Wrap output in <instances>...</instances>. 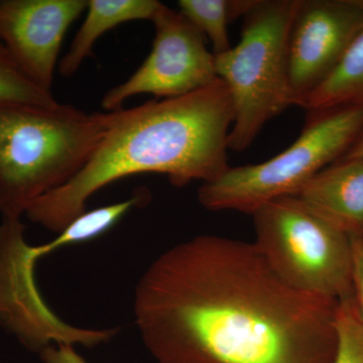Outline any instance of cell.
Wrapping results in <instances>:
<instances>
[{"label": "cell", "instance_id": "cell-9", "mask_svg": "<svg viewBox=\"0 0 363 363\" xmlns=\"http://www.w3.org/2000/svg\"><path fill=\"white\" fill-rule=\"evenodd\" d=\"M363 30V0H300L289 33L293 104L330 76Z\"/></svg>", "mask_w": 363, "mask_h": 363}, {"label": "cell", "instance_id": "cell-18", "mask_svg": "<svg viewBox=\"0 0 363 363\" xmlns=\"http://www.w3.org/2000/svg\"><path fill=\"white\" fill-rule=\"evenodd\" d=\"M44 363H87L71 344H54L40 352Z\"/></svg>", "mask_w": 363, "mask_h": 363}, {"label": "cell", "instance_id": "cell-4", "mask_svg": "<svg viewBox=\"0 0 363 363\" xmlns=\"http://www.w3.org/2000/svg\"><path fill=\"white\" fill-rule=\"evenodd\" d=\"M300 0H255L240 43L215 56L217 78L233 106L229 150L243 152L264 126L292 106L289 33Z\"/></svg>", "mask_w": 363, "mask_h": 363}, {"label": "cell", "instance_id": "cell-7", "mask_svg": "<svg viewBox=\"0 0 363 363\" xmlns=\"http://www.w3.org/2000/svg\"><path fill=\"white\" fill-rule=\"evenodd\" d=\"M21 219L0 223V326L30 350L42 351L54 344L95 347L111 341L118 328L92 329L67 323L50 309L35 283V267L45 255L67 245L84 242L83 234L70 224L45 245L26 242Z\"/></svg>", "mask_w": 363, "mask_h": 363}, {"label": "cell", "instance_id": "cell-6", "mask_svg": "<svg viewBox=\"0 0 363 363\" xmlns=\"http://www.w3.org/2000/svg\"><path fill=\"white\" fill-rule=\"evenodd\" d=\"M252 217L253 243L286 285L337 302L352 295L350 234L297 196L267 203Z\"/></svg>", "mask_w": 363, "mask_h": 363}, {"label": "cell", "instance_id": "cell-13", "mask_svg": "<svg viewBox=\"0 0 363 363\" xmlns=\"http://www.w3.org/2000/svg\"><path fill=\"white\" fill-rule=\"evenodd\" d=\"M344 106L363 107V30L335 70L307 98L302 107L310 112Z\"/></svg>", "mask_w": 363, "mask_h": 363}, {"label": "cell", "instance_id": "cell-5", "mask_svg": "<svg viewBox=\"0 0 363 363\" xmlns=\"http://www.w3.org/2000/svg\"><path fill=\"white\" fill-rule=\"evenodd\" d=\"M362 131L363 107L310 111L304 130L288 149L259 164L229 167L202 184L198 200L210 211L252 215L267 203L297 195L313 177L345 156Z\"/></svg>", "mask_w": 363, "mask_h": 363}, {"label": "cell", "instance_id": "cell-1", "mask_svg": "<svg viewBox=\"0 0 363 363\" xmlns=\"http://www.w3.org/2000/svg\"><path fill=\"white\" fill-rule=\"evenodd\" d=\"M337 304L286 285L255 243L200 235L145 269L133 314L160 363H332Z\"/></svg>", "mask_w": 363, "mask_h": 363}, {"label": "cell", "instance_id": "cell-14", "mask_svg": "<svg viewBox=\"0 0 363 363\" xmlns=\"http://www.w3.org/2000/svg\"><path fill=\"white\" fill-rule=\"evenodd\" d=\"M255 0H180L179 11L211 43L214 55L233 48L228 26L247 14Z\"/></svg>", "mask_w": 363, "mask_h": 363}, {"label": "cell", "instance_id": "cell-10", "mask_svg": "<svg viewBox=\"0 0 363 363\" xmlns=\"http://www.w3.org/2000/svg\"><path fill=\"white\" fill-rule=\"evenodd\" d=\"M88 0H0V40L33 82L52 91L67 30Z\"/></svg>", "mask_w": 363, "mask_h": 363}, {"label": "cell", "instance_id": "cell-19", "mask_svg": "<svg viewBox=\"0 0 363 363\" xmlns=\"http://www.w3.org/2000/svg\"><path fill=\"white\" fill-rule=\"evenodd\" d=\"M344 157H362L363 159V131L359 138H357V142L353 143L352 147H350Z\"/></svg>", "mask_w": 363, "mask_h": 363}, {"label": "cell", "instance_id": "cell-15", "mask_svg": "<svg viewBox=\"0 0 363 363\" xmlns=\"http://www.w3.org/2000/svg\"><path fill=\"white\" fill-rule=\"evenodd\" d=\"M7 104L52 107L59 102L52 91L35 84L23 73L0 40V105Z\"/></svg>", "mask_w": 363, "mask_h": 363}, {"label": "cell", "instance_id": "cell-11", "mask_svg": "<svg viewBox=\"0 0 363 363\" xmlns=\"http://www.w3.org/2000/svg\"><path fill=\"white\" fill-rule=\"evenodd\" d=\"M344 233L363 235V159L343 157L295 195Z\"/></svg>", "mask_w": 363, "mask_h": 363}, {"label": "cell", "instance_id": "cell-8", "mask_svg": "<svg viewBox=\"0 0 363 363\" xmlns=\"http://www.w3.org/2000/svg\"><path fill=\"white\" fill-rule=\"evenodd\" d=\"M152 21L156 32L152 51L128 80L104 95L105 111L123 108L124 102L136 95L184 96L216 80L215 56L206 38L180 11L162 4Z\"/></svg>", "mask_w": 363, "mask_h": 363}, {"label": "cell", "instance_id": "cell-2", "mask_svg": "<svg viewBox=\"0 0 363 363\" xmlns=\"http://www.w3.org/2000/svg\"><path fill=\"white\" fill-rule=\"evenodd\" d=\"M233 106L225 84L123 109L84 168L28 206V220L57 234L86 212L102 188L126 177L160 174L176 187L215 180L229 168Z\"/></svg>", "mask_w": 363, "mask_h": 363}, {"label": "cell", "instance_id": "cell-16", "mask_svg": "<svg viewBox=\"0 0 363 363\" xmlns=\"http://www.w3.org/2000/svg\"><path fill=\"white\" fill-rule=\"evenodd\" d=\"M335 331L336 348L332 363H363V320L352 295L338 302Z\"/></svg>", "mask_w": 363, "mask_h": 363}, {"label": "cell", "instance_id": "cell-12", "mask_svg": "<svg viewBox=\"0 0 363 363\" xmlns=\"http://www.w3.org/2000/svg\"><path fill=\"white\" fill-rule=\"evenodd\" d=\"M161 4L157 0H88L85 20L60 62L61 76L75 75L105 33L128 21H152Z\"/></svg>", "mask_w": 363, "mask_h": 363}, {"label": "cell", "instance_id": "cell-17", "mask_svg": "<svg viewBox=\"0 0 363 363\" xmlns=\"http://www.w3.org/2000/svg\"><path fill=\"white\" fill-rule=\"evenodd\" d=\"M352 267H351V286L352 298L357 311L363 320V235L351 236Z\"/></svg>", "mask_w": 363, "mask_h": 363}, {"label": "cell", "instance_id": "cell-3", "mask_svg": "<svg viewBox=\"0 0 363 363\" xmlns=\"http://www.w3.org/2000/svg\"><path fill=\"white\" fill-rule=\"evenodd\" d=\"M123 109L88 113L73 105H0V214L21 219L89 162Z\"/></svg>", "mask_w": 363, "mask_h": 363}]
</instances>
